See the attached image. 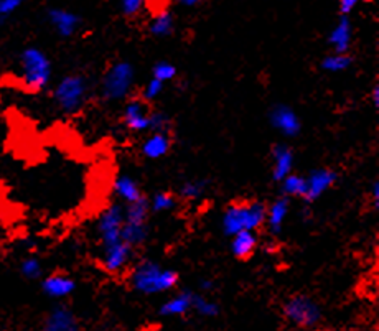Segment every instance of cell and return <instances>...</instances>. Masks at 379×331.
<instances>
[{
    "instance_id": "cell-1",
    "label": "cell",
    "mask_w": 379,
    "mask_h": 331,
    "mask_svg": "<svg viewBox=\"0 0 379 331\" xmlns=\"http://www.w3.org/2000/svg\"><path fill=\"white\" fill-rule=\"evenodd\" d=\"M180 282V272L175 269L164 267L154 259H143L130 269L129 284L137 294L160 295L173 290Z\"/></svg>"
},
{
    "instance_id": "cell-2",
    "label": "cell",
    "mask_w": 379,
    "mask_h": 331,
    "mask_svg": "<svg viewBox=\"0 0 379 331\" xmlns=\"http://www.w3.org/2000/svg\"><path fill=\"white\" fill-rule=\"evenodd\" d=\"M265 216H267V203L261 199L229 203L221 216V231L229 239L243 231L258 233L265 226Z\"/></svg>"
},
{
    "instance_id": "cell-3",
    "label": "cell",
    "mask_w": 379,
    "mask_h": 331,
    "mask_svg": "<svg viewBox=\"0 0 379 331\" xmlns=\"http://www.w3.org/2000/svg\"><path fill=\"white\" fill-rule=\"evenodd\" d=\"M20 69L24 86L32 93H40L50 84L53 76V64L42 48L27 46L20 53Z\"/></svg>"
},
{
    "instance_id": "cell-4",
    "label": "cell",
    "mask_w": 379,
    "mask_h": 331,
    "mask_svg": "<svg viewBox=\"0 0 379 331\" xmlns=\"http://www.w3.org/2000/svg\"><path fill=\"white\" fill-rule=\"evenodd\" d=\"M136 82V68L130 61H116L101 78V96L104 101H127Z\"/></svg>"
},
{
    "instance_id": "cell-5",
    "label": "cell",
    "mask_w": 379,
    "mask_h": 331,
    "mask_svg": "<svg viewBox=\"0 0 379 331\" xmlns=\"http://www.w3.org/2000/svg\"><path fill=\"white\" fill-rule=\"evenodd\" d=\"M89 81L82 75H67L56 82L53 101L63 114H78L89 98Z\"/></svg>"
},
{
    "instance_id": "cell-6",
    "label": "cell",
    "mask_w": 379,
    "mask_h": 331,
    "mask_svg": "<svg viewBox=\"0 0 379 331\" xmlns=\"http://www.w3.org/2000/svg\"><path fill=\"white\" fill-rule=\"evenodd\" d=\"M282 315L297 328L313 330L324 320V308L310 295L294 294L282 305Z\"/></svg>"
},
{
    "instance_id": "cell-7",
    "label": "cell",
    "mask_w": 379,
    "mask_h": 331,
    "mask_svg": "<svg viewBox=\"0 0 379 331\" xmlns=\"http://www.w3.org/2000/svg\"><path fill=\"white\" fill-rule=\"evenodd\" d=\"M122 226H124V204L112 203L101 213V216L98 217V226H96L103 251L124 242L121 238Z\"/></svg>"
},
{
    "instance_id": "cell-8",
    "label": "cell",
    "mask_w": 379,
    "mask_h": 331,
    "mask_svg": "<svg viewBox=\"0 0 379 331\" xmlns=\"http://www.w3.org/2000/svg\"><path fill=\"white\" fill-rule=\"evenodd\" d=\"M267 120L284 138H297L302 134V119L289 104H274L267 112Z\"/></svg>"
},
{
    "instance_id": "cell-9",
    "label": "cell",
    "mask_w": 379,
    "mask_h": 331,
    "mask_svg": "<svg viewBox=\"0 0 379 331\" xmlns=\"http://www.w3.org/2000/svg\"><path fill=\"white\" fill-rule=\"evenodd\" d=\"M305 180H307V191H305L302 202L305 204H313L337 185L340 173L330 167H319L305 175Z\"/></svg>"
},
{
    "instance_id": "cell-10",
    "label": "cell",
    "mask_w": 379,
    "mask_h": 331,
    "mask_svg": "<svg viewBox=\"0 0 379 331\" xmlns=\"http://www.w3.org/2000/svg\"><path fill=\"white\" fill-rule=\"evenodd\" d=\"M149 107L139 96L129 98L122 109V124L129 132L143 134L150 130L149 122Z\"/></svg>"
},
{
    "instance_id": "cell-11",
    "label": "cell",
    "mask_w": 379,
    "mask_h": 331,
    "mask_svg": "<svg viewBox=\"0 0 379 331\" xmlns=\"http://www.w3.org/2000/svg\"><path fill=\"white\" fill-rule=\"evenodd\" d=\"M46 20L61 38H71L82 27V19L76 12L61 7L46 8Z\"/></svg>"
},
{
    "instance_id": "cell-12",
    "label": "cell",
    "mask_w": 379,
    "mask_h": 331,
    "mask_svg": "<svg viewBox=\"0 0 379 331\" xmlns=\"http://www.w3.org/2000/svg\"><path fill=\"white\" fill-rule=\"evenodd\" d=\"M271 159H272V170L271 177L276 183H281L290 173H294L295 167V154L290 145L287 143H274L271 147Z\"/></svg>"
},
{
    "instance_id": "cell-13",
    "label": "cell",
    "mask_w": 379,
    "mask_h": 331,
    "mask_svg": "<svg viewBox=\"0 0 379 331\" xmlns=\"http://www.w3.org/2000/svg\"><path fill=\"white\" fill-rule=\"evenodd\" d=\"M43 331H80V321L67 305H55L43 321Z\"/></svg>"
},
{
    "instance_id": "cell-14",
    "label": "cell",
    "mask_w": 379,
    "mask_h": 331,
    "mask_svg": "<svg viewBox=\"0 0 379 331\" xmlns=\"http://www.w3.org/2000/svg\"><path fill=\"white\" fill-rule=\"evenodd\" d=\"M42 292L50 298H67L75 294L76 280L64 272H53L42 278Z\"/></svg>"
},
{
    "instance_id": "cell-15",
    "label": "cell",
    "mask_w": 379,
    "mask_h": 331,
    "mask_svg": "<svg viewBox=\"0 0 379 331\" xmlns=\"http://www.w3.org/2000/svg\"><path fill=\"white\" fill-rule=\"evenodd\" d=\"M132 247H129L125 242L117 244V246L109 247V249L103 251L101 264L103 269L109 274H121L129 267V264L132 262L134 257Z\"/></svg>"
},
{
    "instance_id": "cell-16",
    "label": "cell",
    "mask_w": 379,
    "mask_h": 331,
    "mask_svg": "<svg viewBox=\"0 0 379 331\" xmlns=\"http://www.w3.org/2000/svg\"><path fill=\"white\" fill-rule=\"evenodd\" d=\"M326 42L332 46L333 53L350 55L353 45V24L350 17H338L335 27L330 30Z\"/></svg>"
},
{
    "instance_id": "cell-17",
    "label": "cell",
    "mask_w": 379,
    "mask_h": 331,
    "mask_svg": "<svg viewBox=\"0 0 379 331\" xmlns=\"http://www.w3.org/2000/svg\"><path fill=\"white\" fill-rule=\"evenodd\" d=\"M292 199L285 198V196H277L271 204H267V216H265V228H267L269 234L277 238L284 229L285 220L289 216Z\"/></svg>"
},
{
    "instance_id": "cell-18",
    "label": "cell",
    "mask_w": 379,
    "mask_h": 331,
    "mask_svg": "<svg viewBox=\"0 0 379 331\" xmlns=\"http://www.w3.org/2000/svg\"><path fill=\"white\" fill-rule=\"evenodd\" d=\"M173 138L165 132H150L143 138L141 145V154L147 160H160L167 156L172 150Z\"/></svg>"
},
{
    "instance_id": "cell-19",
    "label": "cell",
    "mask_w": 379,
    "mask_h": 331,
    "mask_svg": "<svg viewBox=\"0 0 379 331\" xmlns=\"http://www.w3.org/2000/svg\"><path fill=\"white\" fill-rule=\"evenodd\" d=\"M259 249V238L258 233H251V231H243L236 236L231 238L229 251L233 257L238 260H249L256 251Z\"/></svg>"
},
{
    "instance_id": "cell-20",
    "label": "cell",
    "mask_w": 379,
    "mask_h": 331,
    "mask_svg": "<svg viewBox=\"0 0 379 331\" xmlns=\"http://www.w3.org/2000/svg\"><path fill=\"white\" fill-rule=\"evenodd\" d=\"M191 300H193V292L180 290L175 295L165 300L159 307L160 316H183L191 310Z\"/></svg>"
},
{
    "instance_id": "cell-21",
    "label": "cell",
    "mask_w": 379,
    "mask_h": 331,
    "mask_svg": "<svg viewBox=\"0 0 379 331\" xmlns=\"http://www.w3.org/2000/svg\"><path fill=\"white\" fill-rule=\"evenodd\" d=\"M112 188H114V193H116L117 198H119L124 204L136 203L143 196L141 185H139L136 178H132L130 175H125V173L124 175H119L116 178Z\"/></svg>"
},
{
    "instance_id": "cell-22",
    "label": "cell",
    "mask_w": 379,
    "mask_h": 331,
    "mask_svg": "<svg viewBox=\"0 0 379 331\" xmlns=\"http://www.w3.org/2000/svg\"><path fill=\"white\" fill-rule=\"evenodd\" d=\"M175 30V17L167 8H162L150 17L147 24V32L155 38H167Z\"/></svg>"
},
{
    "instance_id": "cell-23",
    "label": "cell",
    "mask_w": 379,
    "mask_h": 331,
    "mask_svg": "<svg viewBox=\"0 0 379 331\" xmlns=\"http://www.w3.org/2000/svg\"><path fill=\"white\" fill-rule=\"evenodd\" d=\"M211 186V180L208 178H193V180H186L182 183L180 190H178V199L183 202H198L204 195L208 193Z\"/></svg>"
},
{
    "instance_id": "cell-24",
    "label": "cell",
    "mask_w": 379,
    "mask_h": 331,
    "mask_svg": "<svg viewBox=\"0 0 379 331\" xmlns=\"http://www.w3.org/2000/svg\"><path fill=\"white\" fill-rule=\"evenodd\" d=\"M149 236H150L149 223L147 224H130V223H125L124 221V226H122V231H121V238H122V241L127 244L129 247H132L134 251L149 241Z\"/></svg>"
},
{
    "instance_id": "cell-25",
    "label": "cell",
    "mask_w": 379,
    "mask_h": 331,
    "mask_svg": "<svg viewBox=\"0 0 379 331\" xmlns=\"http://www.w3.org/2000/svg\"><path fill=\"white\" fill-rule=\"evenodd\" d=\"M150 203L146 195L136 203L124 204V221L130 224H147L150 217Z\"/></svg>"
},
{
    "instance_id": "cell-26",
    "label": "cell",
    "mask_w": 379,
    "mask_h": 331,
    "mask_svg": "<svg viewBox=\"0 0 379 331\" xmlns=\"http://www.w3.org/2000/svg\"><path fill=\"white\" fill-rule=\"evenodd\" d=\"M279 185H281V196H285V198L289 199H303L305 191H307V180H305V175H299V173H290V175L284 178Z\"/></svg>"
},
{
    "instance_id": "cell-27",
    "label": "cell",
    "mask_w": 379,
    "mask_h": 331,
    "mask_svg": "<svg viewBox=\"0 0 379 331\" xmlns=\"http://www.w3.org/2000/svg\"><path fill=\"white\" fill-rule=\"evenodd\" d=\"M355 63V58L350 55H338V53H330L324 56L320 60V69L321 71L332 73V75H337V73H343L346 69H350Z\"/></svg>"
},
{
    "instance_id": "cell-28",
    "label": "cell",
    "mask_w": 379,
    "mask_h": 331,
    "mask_svg": "<svg viewBox=\"0 0 379 331\" xmlns=\"http://www.w3.org/2000/svg\"><path fill=\"white\" fill-rule=\"evenodd\" d=\"M191 310L197 312V315L203 318H216L220 316L221 307L215 300L208 298L204 294L193 292V300H191Z\"/></svg>"
},
{
    "instance_id": "cell-29",
    "label": "cell",
    "mask_w": 379,
    "mask_h": 331,
    "mask_svg": "<svg viewBox=\"0 0 379 331\" xmlns=\"http://www.w3.org/2000/svg\"><path fill=\"white\" fill-rule=\"evenodd\" d=\"M150 213L160 215V213L173 211L178 206V196L172 191H157L152 198H149Z\"/></svg>"
},
{
    "instance_id": "cell-30",
    "label": "cell",
    "mask_w": 379,
    "mask_h": 331,
    "mask_svg": "<svg viewBox=\"0 0 379 331\" xmlns=\"http://www.w3.org/2000/svg\"><path fill=\"white\" fill-rule=\"evenodd\" d=\"M177 76H178V69L172 61H167V60L157 61L154 66H152V78L157 81L164 82V84H167V82L170 81H175Z\"/></svg>"
},
{
    "instance_id": "cell-31",
    "label": "cell",
    "mask_w": 379,
    "mask_h": 331,
    "mask_svg": "<svg viewBox=\"0 0 379 331\" xmlns=\"http://www.w3.org/2000/svg\"><path fill=\"white\" fill-rule=\"evenodd\" d=\"M149 122H150V132H172V119L167 112L160 111V109H152L149 112Z\"/></svg>"
},
{
    "instance_id": "cell-32",
    "label": "cell",
    "mask_w": 379,
    "mask_h": 331,
    "mask_svg": "<svg viewBox=\"0 0 379 331\" xmlns=\"http://www.w3.org/2000/svg\"><path fill=\"white\" fill-rule=\"evenodd\" d=\"M20 274L27 280H38L43 277V265L40 259L35 256H28L25 259H21L20 262Z\"/></svg>"
},
{
    "instance_id": "cell-33",
    "label": "cell",
    "mask_w": 379,
    "mask_h": 331,
    "mask_svg": "<svg viewBox=\"0 0 379 331\" xmlns=\"http://www.w3.org/2000/svg\"><path fill=\"white\" fill-rule=\"evenodd\" d=\"M164 91H165L164 82H160V81L154 80V78H150V80L147 81L146 84H143V88L141 91V94H139V98H141L146 104H150V102H155L157 99H159L160 96L164 94Z\"/></svg>"
},
{
    "instance_id": "cell-34",
    "label": "cell",
    "mask_w": 379,
    "mask_h": 331,
    "mask_svg": "<svg viewBox=\"0 0 379 331\" xmlns=\"http://www.w3.org/2000/svg\"><path fill=\"white\" fill-rule=\"evenodd\" d=\"M146 7L147 2H143V0H122L119 3V12L124 19L134 20L146 12Z\"/></svg>"
},
{
    "instance_id": "cell-35",
    "label": "cell",
    "mask_w": 379,
    "mask_h": 331,
    "mask_svg": "<svg viewBox=\"0 0 379 331\" xmlns=\"http://www.w3.org/2000/svg\"><path fill=\"white\" fill-rule=\"evenodd\" d=\"M20 7V0H0V25L6 24Z\"/></svg>"
},
{
    "instance_id": "cell-36",
    "label": "cell",
    "mask_w": 379,
    "mask_h": 331,
    "mask_svg": "<svg viewBox=\"0 0 379 331\" xmlns=\"http://www.w3.org/2000/svg\"><path fill=\"white\" fill-rule=\"evenodd\" d=\"M356 6H358V0H340L338 2V17H350Z\"/></svg>"
},
{
    "instance_id": "cell-37",
    "label": "cell",
    "mask_w": 379,
    "mask_h": 331,
    "mask_svg": "<svg viewBox=\"0 0 379 331\" xmlns=\"http://www.w3.org/2000/svg\"><path fill=\"white\" fill-rule=\"evenodd\" d=\"M369 199H371V208L379 211V181L374 180L369 186Z\"/></svg>"
},
{
    "instance_id": "cell-38",
    "label": "cell",
    "mask_w": 379,
    "mask_h": 331,
    "mask_svg": "<svg viewBox=\"0 0 379 331\" xmlns=\"http://www.w3.org/2000/svg\"><path fill=\"white\" fill-rule=\"evenodd\" d=\"M198 289L202 292H211L216 289V282L210 277H203L198 280Z\"/></svg>"
},
{
    "instance_id": "cell-39",
    "label": "cell",
    "mask_w": 379,
    "mask_h": 331,
    "mask_svg": "<svg viewBox=\"0 0 379 331\" xmlns=\"http://www.w3.org/2000/svg\"><path fill=\"white\" fill-rule=\"evenodd\" d=\"M369 98H371V104L373 107L379 109V82H374L373 88H371V93H369Z\"/></svg>"
},
{
    "instance_id": "cell-40",
    "label": "cell",
    "mask_w": 379,
    "mask_h": 331,
    "mask_svg": "<svg viewBox=\"0 0 379 331\" xmlns=\"http://www.w3.org/2000/svg\"><path fill=\"white\" fill-rule=\"evenodd\" d=\"M200 3H202V2H200V0H182V2H178V6L193 8V7H198Z\"/></svg>"
}]
</instances>
